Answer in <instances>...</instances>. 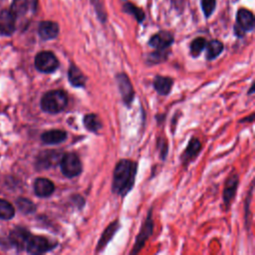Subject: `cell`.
Masks as SVG:
<instances>
[{
    "instance_id": "1",
    "label": "cell",
    "mask_w": 255,
    "mask_h": 255,
    "mask_svg": "<svg viewBox=\"0 0 255 255\" xmlns=\"http://www.w3.org/2000/svg\"><path fill=\"white\" fill-rule=\"evenodd\" d=\"M137 164L130 159H121L113 172L112 191L120 196L127 195L134 185Z\"/></svg>"
},
{
    "instance_id": "2",
    "label": "cell",
    "mask_w": 255,
    "mask_h": 255,
    "mask_svg": "<svg viewBox=\"0 0 255 255\" xmlns=\"http://www.w3.org/2000/svg\"><path fill=\"white\" fill-rule=\"evenodd\" d=\"M40 105L46 113L59 114L68 105V95L63 90L49 91L43 95Z\"/></svg>"
},
{
    "instance_id": "3",
    "label": "cell",
    "mask_w": 255,
    "mask_h": 255,
    "mask_svg": "<svg viewBox=\"0 0 255 255\" xmlns=\"http://www.w3.org/2000/svg\"><path fill=\"white\" fill-rule=\"evenodd\" d=\"M59 164L61 166L62 173L68 178H73L80 175L83 170L82 161L75 152L63 153Z\"/></svg>"
},
{
    "instance_id": "4",
    "label": "cell",
    "mask_w": 255,
    "mask_h": 255,
    "mask_svg": "<svg viewBox=\"0 0 255 255\" xmlns=\"http://www.w3.org/2000/svg\"><path fill=\"white\" fill-rule=\"evenodd\" d=\"M35 67L41 73H53L59 67V60L54 53L50 51H42L35 57Z\"/></svg>"
},
{
    "instance_id": "5",
    "label": "cell",
    "mask_w": 255,
    "mask_h": 255,
    "mask_svg": "<svg viewBox=\"0 0 255 255\" xmlns=\"http://www.w3.org/2000/svg\"><path fill=\"white\" fill-rule=\"evenodd\" d=\"M57 245L58 243L56 241H52L44 236L31 235L25 248L30 254H42L51 251Z\"/></svg>"
},
{
    "instance_id": "6",
    "label": "cell",
    "mask_w": 255,
    "mask_h": 255,
    "mask_svg": "<svg viewBox=\"0 0 255 255\" xmlns=\"http://www.w3.org/2000/svg\"><path fill=\"white\" fill-rule=\"evenodd\" d=\"M235 33L238 37H242L246 31H251L254 28V16L247 9H239L236 15Z\"/></svg>"
},
{
    "instance_id": "7",
    "label": "cell",
    "mask_w": 255,
    "mask_h": 255,
    "mask_svg": "<svg viewBox=\"0 0 255 255\" xmlns=\"http://www.w3.org/2000/svg\"><path fill=\"white\" fill-rule=\"evenodd\" d=\"M153 229V220H152V209H149V212L147 214L146 219L144 220V223L142 224L139 233L137 234L135 238V243L133 246V249L131 250V254L137 253L144 245L145 241L149 238V236L152 234Z\"/></svg>"
},
{
    "instance_id": "8",
    "label": "cell",
    "mask_w": 255,
    "mask_h": 255,
    "mask_svg": "<svg viewBox=\"0 0 255 255\" xmlns=\"http://www.w3.org/2000/svg\"><path fill=\"white\" fill-rule=\"evenodd\" d=\"M119 91L122 96V100L125 103L126 106H130L133 96H134V91L132 88V85L128 79V77L125 73H120L116 76Z\"/></svg>"
},
{
    "instance_id": "9",
    "label": "cell",
    "mask_w": 255,
    "mask_h": 255,
    "mask_svg": "<svg viewBox=\"0 0 255 255\" xmlns=\"http://www.w3.org/2000/svg\"><path fill=\"white\" fill-rule=\"evenodd\" d=\"M63 152L58 150H44L39 153L36 159V166L38 169H47L60 163Z\"/></svg>"
},
{
    "instance_id": "10",
    "label": "cell",
    "mask_w": 255,
    "mask_h": 255,
    "mask_svg": "<svg viewBox=\"0 0 255 255\" xmlns=\"http://www.w3.org/2000/svg\"><path fill=\"white\" fill-rule=\"evenodd\" d=\"M238 182H239V178L237 174H231L225 181L222 197H223V203L226 209L229 208L230 204L233 201V198L236 194V190L238 187Z\"/></svg>"
},
{
    "instance_id": "11",
    "label": "cell",
    "mask_w": 255,
    "mask_h": 255,
    "mask_svg": "<svg viewBox=\"0 0 255 255\" xmlns=\"http://www.w3.org/2000/svg\"><path fill=\"white\" fill-rule=\"evenodd\" d=\"M16 16L11 10H3L0 12V35L10 36L15 31Z\"/></svg>"
},
{
    "instance_id": "12",
    "label": "cell",
    "mask_w": 255,
    "mask_h": 255,
    "mask_svg": "<svg viewBox=\"0 0 255 255\" xmlns=\"http://www.w3.org/2000/svg\"><path fill=\"white\" fill-rule=\"evenodd\" d=\"M173 43V36L167 31H161L153 35L148 44L155 50H166Z\"/></svg>"
},
{
    "instance_id": "13",
    "label": "cell",
    "mask_w": 255,
    "mask_h": 255,
    "mask_svg": "<svg viewBox=\"0 0 255 255\" xmlns=\"http://www.w3.org/2000/svg\"><path fill=\"white\" fill-rule=\"evenodd\" d=\"M30 236H31V234L26 228L18 226L10 232L9 238L15 247L22 250L26 247V244H27Z\"/></svg>"
},
{
    "instance_id": "14",
    "label": "cell",
    "mask_w": 255,
    "mask_h": 255,
    "mask_svg": "<svg viewBox=\"0 0 255 255\" xmlns=\"http://www.w3.org/2000/svg\"><path fill=\"white\" fill-rule=\"evenodd\" d=\"M201 150V142L199 139L196 137H192L184 149L182 155H181V160L184 165L188 164L190 161H192L200 152Z\"/></svg>"
},
{
    "instance_id": "15",
    "label": "cell",
    "mask_w": 255,
    "mask_h": 255,
    "mask_svg": "<svg viewBox=\"0 0 255 255\" xmlns=\"http://www.w3.org/2000/svg\"><path fill=\"white\" fill-rule=\"evenodd\" d=\"M54 190L55 185L48 178L39 177L34 182V191L39 197H48L54 192Z\"/></svg>"
},
{
    "instance_id": "16",
    "label": "cell",
    "mask_w": 255,
    "mask_h": 255,
    "mask_svg": "<svg viewBox=\"0 0 255 255\" xmlns=\"http://www.w3.org/2000/svg\"><path fill=\"white\" fill-rule=\"evenodd\" d=\"M38 32L39 36L43 40H52L58 36L59 26L57 23L52 21H43L39 24Z\"/></svg>"
},
{
    "instance_id": "17",
    "label": "cell",
    "mask_w": 255,
    "mask_h": 255,
    "mask_svg": "<svg viewBox=\"0 0 255 255\" xmlns=\"http://www.w3.org/2000/svg\"><path fill=\"white\" fill-rule=\"evenodd\" d=\"M68 79H69L70 84L75 88H85L86 87L87 78L75 64H71L69 67Z\"/></svg>"
},
{
    "instance_id": "18",
    "label": "cell",
    "mask_w": 255,
    "mask_h": 255,
    "mask_svg": "<svg viewBox=\"0 0 255 255\" xmlns=\"http://www.w3.org/2000/svg\"><path fill=\"white\" fill-rule=\"evenodd\" d=\"M152 85L157 94H159L161 96H167L171 91V88L173 85V80L169 77L155 76L153 79Z\"/></svg>"
},
{
    "instance_id": "19",
    "label": "cell",
    "mask_w": 255,
    "mask_h": 255,
    "mask_svg": "<svg viewBox=\"0 0 255 255\" xmlns=\"http://www.w3.org/2000/svg\"><path fill=\"white\" fill-rule=\"evenodd\" d=\"M41 139L46 144H58L67 139V132L62 129H51L42 133Z\"/></svg>"
},
{
    "instance_id": "20",
    "label": "cell",
    "mask_w": 255,
    "mask_h": 255,
    "mask_svg": "<svg viewBox=\"0 0 255 255\" xmlns=\"http://www.w3.org/2000/svg\"><path fill=\"white\" fill-rule=\"evenodd\" d=\"M120 227V224L118 221H114L112 222L106 229L105 231L103 232L99 242H98V245H97V252L101 251L102 249H104L106 247V245L112 240V238L114 237V235L116 234V232L118 231Z\"/></svg>"
},
{
    "instance_id": "21",
    "label": "cell",
    "mask_w": 255,
    "mask_h": 255,
    "mask_svg": "<svg viewBox=\"0 0 255 255\" xmlns=\"http://www.w3.org/2000/svg\"><path fill=\"white\" fill-rule=\"evenodd\" d=\"M83 124L85 128L91 132H98L103 128V124L100 118L95 114L86 115L83 119Z\"/></svg>"
},
{
    "instance_id": "22",
    "label": "cell",
    "mask_w": 255,
    "mask_h": 255,
    "mask_svg": "<svg viewBox=\"0 0 255 255\" xmlns=\"http://www.w3.org/2000/svg\"><path fill=\"white\" fill-rule=\"evenodd\" d=\"M224 46L219 40H211L206 43V59L211 61L217 58L223 51Z\"/></svg>"
},
{
    "instance_id": "23",
    "label": "cell",
    "mask_w": 255,
    "mask_h": 255,
    "mask_svg": "<svg viewBox=\"0 0 255 255\" xmlns=\"http://www.w3.org/2000/svg\"><path fill=\"white\" fill-rule=\"evenodd\" d=\"M15 214L14 207L12 204L4 199L0 198V218L1 219H11Z\"/></svg>"
},
{
    "instance_id": "24",
    "label": "cell",
    "mask_w": 255,
    "mask_h": 255,
    "mask_svg": "<svg viewBox=\"0 0 255 255\" xmlns=\"http://www.w3.org/2000/svg\"><path fill=\"white\" fill-rule=\"evenodd\" d=\"M28 9V0H13L11 5V11L13 14L18 17L22 16L26 13Z\"/></svg>"
},
{
    "instance_id": "25",
    "label": "cell",
    "mask_w": 255,
    "mask_h": 255,
    "mask_svg": "<svg viewBox=\"0 0 255 255\" xmlns=\"http://www.w3.org/2000/svg\"><path fill=\"white\" fill-rule=\"evenodd\" d=\"M205 46H206V41L204 38L202 37L195 38L190 44V55L194 58L197 57L205 48Z\"/></svg>"
},
{
    "instance_id": "26",
    "label": "cell",
    "mask_w": 255,
    "mask_h": 255,
    "mask_svg": "<svg viewBox=\"0 0 255 255\" xmlns=\"http://www.w3.org/2000/svg\"><path fill=\"white\" fill-rule=\"evenodd\" d=\"M166 58H167V54H166L165 50H156L155 52L148 54L146 62L150 65H154V64L163 62Z\"/></svg>"
},
{
    "instance_id": "27",
    "label": "cell",
    "mask_w": 255,
    "mask_h": 255,
    "mask_svg": "<svg viewBox=\"0 0 255 255\" xmlns=\"http://www.w3.org/2000/svg\"><path fill=\"white\" fill-rule=\"evenodd\" d=\"M124 10L127 12V13H129L131 15H133L135 17V19L138 21V22H141L143 19H144V13L141 9L135 7L134 5H132L131 3H126L125 6H124Z\"/></svg>"
},
{
    "instance_id": "28",
    "label": "cell",
    "mask_w": 255,
    "mask_h": 255,
    "mask_svg": "<svg viewBox=\"0 0 255 255\" xmlns=\"http://www.w3.org/2000/svg\"><path fill=\"white\" fill-rule=\"evenodd\" d=\"M17 204L19 206V209L24 213H31L35 211L34 203L26 198H19L17 200Z\"/></svg>"
},
{
    "instance_id": "29",
    "label": "cell",
    "mask_w": 255,
    "mask_h": 255,
    "mask_svg": "<svg viewBox=\"0 0 255 255\" xmlns=\"http://www.w3.org/2000/svg\"><path fill=\"white\" fill-rule=\"evenodd\" d=\"M216 0H201V7L205 17H209L215 9Z\"/></svg>"
}]
</instances>
